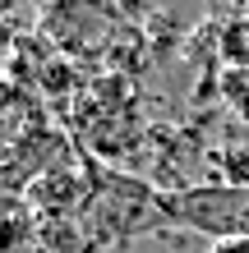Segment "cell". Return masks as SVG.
Returning a JSON list of instances; mask_svg holds the SVG:
<instances>
[{
  "label": "cell",
  "mask_w": 249,
  "mask_h": 253,
  "mask_svg": "<svg viewBox=\"0 0 249 253\" xmlns=\"http://www.w3.org/2000/svg\"><path fill=\"white\" fill-rule=\"evenodd\" d=\"M125 23L129 19L115 9V0H51L37 33L65 60H106Z\"/></svg>",
  "instance_id": "cell-1"
},
{
  "label": "cell",
  "mask_w": 249,
  "mask_h": 253,
  "mask_svg": "<svg viewBox=\"0 0 249 253\" xmlns=\"http://www.w3.org/2000/svg\"><path fill=\"white\" fill-rule=\"evenodd\" d=\"M171 226L199 230L208 240H249V184H194L162 193Z\"/></svg>",
  "instance_id": "cell-2"
},
{
  "label": "cell",
  "mask_w": 249,
  "mask_h": 253,
  "mask_svg": "<svg viewBox=\"0 0 249 253\" xmlns=\"http://www.w3.org/2000/svg\"><path fill=\"white\" fill-rule=\"evenodd\" d=\"M88 230L93 240H111V235H139L148 226H171L162 212V193H152L143 180H129V175H106L97 170V189L93 203H88Z\"/></svg>",
  "instance_id": "cell-3"
},
{
  "label": "cell",
  "mask_w": 249,
  "mask_h": 253,
  "mask_svg": "<svg viewBox=\"0 0 249 253\" xmlns=\"http://www.w3.org/2000/svg\"><path fill=\"white\" fill-rule=\"evenodd\" d=\"M33 244L47 249V253H93L97 249L88 221H74V216H37Z\"/></svg>",
  "instance_id": "cell-4"
},
{
  "label": "cell",
  "mask_w": 249,
  "mask_h": 253,
  "mask_svg": "<svg viewBox=\"0 0 249 253\" xmlns=\"http://www.w3.org/2000/svg\"><path fill=\"white\" fill-rule=\"evenodd\" d=\"M217 60L226 69H249V19H231L217 28Z\"/></svg>",
  "instance_id": "cell-5"
},
{
  "label": "cell",
  "mask_w": 249,
  "mask_h": 253,
  "mask_svg": "<svg viewBox=\"0 0 249 253\" xmlns=\"http://www.w3.org/2000/svg\"><path fill=\"white\" fill-rule=\"evenodd\" d=\"M217 92H222L226 111L249 129V69H222V79H217Z\"/></svg>",
  "instance_id": "cell-6"
},
{
  "label": "cell",
  "mask_w": 249,
  "mask_h": 253,
  "mask_svg": "<svg viewBox=\"0 0 249 253\" xmlns=\"http://www.w3.org/2000/svg\"><path fill=\"white\" fill-rule=\"evenodd\" d=\"M115 9H120V14H125L129 23H134L139 14H148V0H115Z\"/></svg>",
  "instance_id": "cell-7"
},
{
  "label": "cell",
  "mask_w": 249,
  "mask_h": 253,
  "mask_svg": "<svg viewBox=\"0 0 249 253\" xmlns=\"http://www.w3.org/2000/svg\"><path fill=\"white\" fill-rule=\"evenodd\" d=\"M208 253H249V240H217L208 244Z\"/></svg>",
  "instance_id": "cell-8"
},
{
  "label": "cell",
  "mask_w": 249,
  "mask_h": 253,
  "mask_svg": "<svg viewBox=\"0 0 249 253\" xmlns=\"http://www.w3.org/2000/svg\"><path fill=\"white\" fill-rule=\"evenodd\" d=\"M19 253H47V249H37V244H33V249H19Z\"/></svg>",
  "instance_id": "cell-9"
},
{
  "label": "cell",
  "mask_w": 249,
  "mask_h": 253,
  "mask_svg": "<svg viewBox=\"0 0 249 253\" xmlns=\"http://www.w3.org/2000/svg\"><path fill=\"white\" fill-rule=\"evenodd\" d=\"M42 5H51V0H42Z\"/></svg>",
  "instance_id": "cell-10"
}]
</instances>
